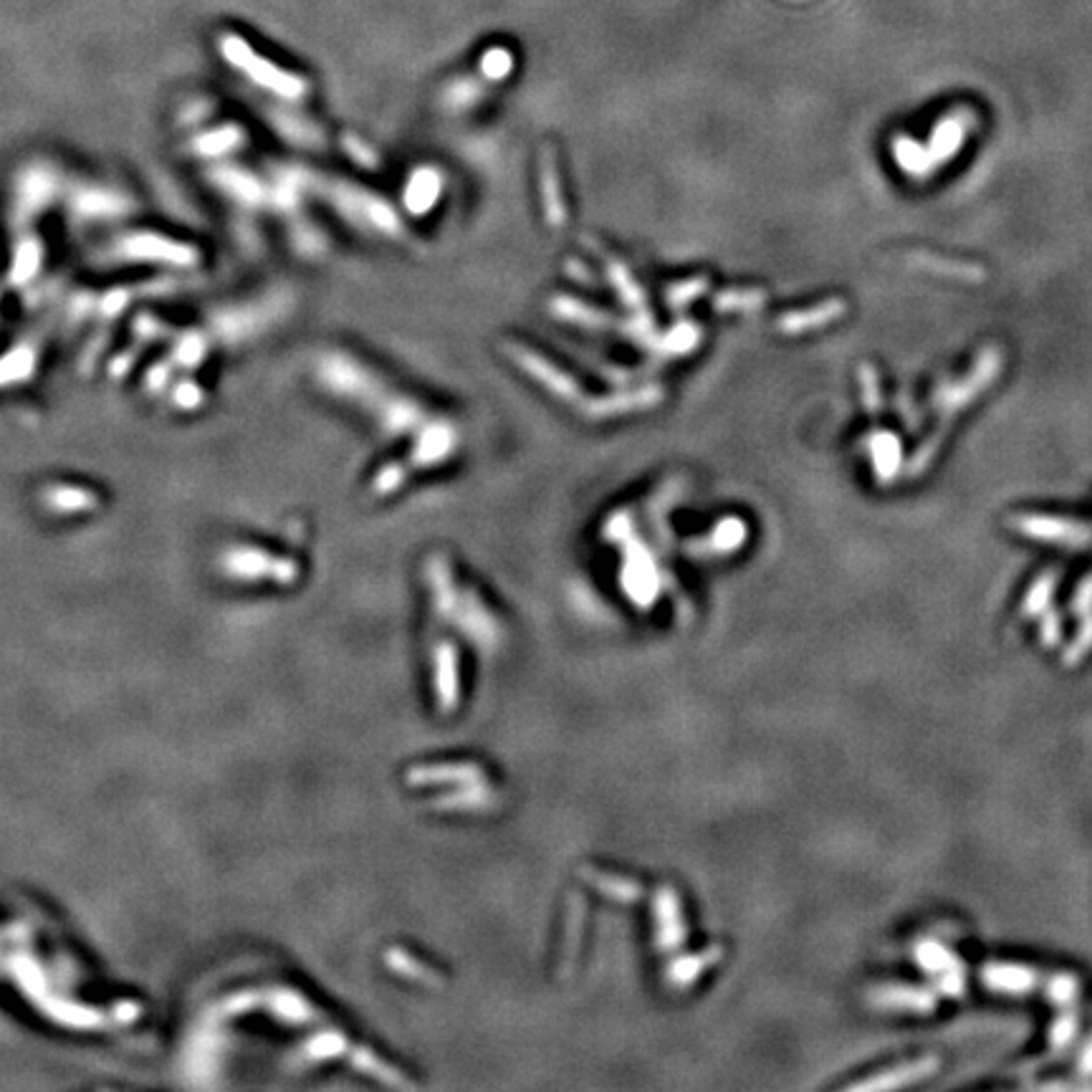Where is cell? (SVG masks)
I'll return each instance as SVG.
<instances>
[{
  "label": "cell",
  "instance_id": "6da1fadb",
  "mask_svg": "<svg viewBox=\"0 0 1092 1092\" xmlns=\"http://www.w3.org/2000/svg\"><path fill=\"white\" fill-rule=\"evenodd\" d=\"M999 367H1001L999 352L997 350L984 352L982 359H979L973 378L964 380V382H956V385H951V387L943 389L941 398H938V407H941V420H938V430L928 437L926 443L921 445V448H918V453H916L913 461H910V468H908L910 476H918V473H921L930 461H934V456H936V450H938V443L943 441L945 430L951 428L954 417L962 413V410L969 405V402L976 398V395L982 393V389L989 385L994 378H997Z\"/></svg>",
  "mask_w": 1092,
  "mask_h": 1092
},
{
  "label": "cell",
  "instance_id": "7a4b0ae2",
  "mask_svg": "<svg viewBox=\"0 0 1092 1092\" xmlns=\"http://www.w3.org/2000/svg\"><path fill=\"white\" fill-rule=\"evenodd\" d=\"M1019 528H1025L1029 537L1040 539H1055V541H1073V544H1085V541L1092 539V528L1085 524H1077V521H1062V519H1040V517H1027L1021 519Z\"/></svg>",
  "mask_w": 1092,
  "mask_h": 1092
},
{
  "label": "cell",
  "instance_id": "3957f363",
  "mask_svg": "<svg viewBox=\"0 0 1092 1092\" xmlns=\"http://www.w3.org/2000/svg\"><path fill=\"white\" fill-rule=\"evenodd\" d=\"M966 122H969V111L958 109V111H954V114L943 117V120L936 124L934 139H930V148H928L930 163H934V159L951 157L958 148H962L964 135H966Z\"/></svg>",
  "mask_w": 1092,
  "mask_h": 1092
},
{
  "label": "cell",
  "instance_id": "277c9868",
  "mask_svg": "<svg viewBox=\"0 0 1092 1092\" xmlns=\"http://www.w3.org/2000/svg\"><path fill=\"white\" fill-rule=\"evenodd\" d=\"M873 465L880 481H890L901 465V441L890 433H878L871 441Z\"/></svg>",
  "mask_w": 1092,
  "mask_h": 1092
},
{
  "label": "cell",
  "instance_id": "5b68a950",
  "mask_svg": "<svg viewBox=\"0 0 1092 1092\" xmlns=\"http://www.w3.org/2000/svg\"><path fill=\"white\" fill-rule=\"evenodd\" d=\"M1032 973H1029V969H1021V966H994V969H989V973H986V982H989V986H999V989H1006L1012 994H1017L1019 989H1027L1029 984H1032Z\"/></svg>",
  "mask_w": 1092,
  "mask_h": 1092
},
{
  "label": "cell",
  "instance_id": "8992f818",
  "mask_svg": "<svg viewBox=\"0 0 1092 1092\" xmlns=\"http://www.w3.org/2000/svg\"><path fill=\"white\" fill-rule=\"evenodd\" d=\"M910 259L926 261V263H923V266L930 268V271H941V274H949V276L973 278V268L971 266H956V261H945V259H936V256H921V253H910ZM976 276H982V271H976Z\"/></svg>",
  "mask_w": 1092,
  "mask_h": 1092
},
{
  "label": "cell",
  "instance_id": "52a82bcc",
  "mask_svg": "<svg viewBox=\"0 0 1092 1092\" xmlns=\"http://www.w3.org/2000/svg\"><path fill=\"white\" fill-rule=\"evenodd\" d=\"M862 393H865V407L867 413H878L880 410V385L878 374H875L873 367H862Z\"/></svg>",
  "mask_w": 1092,
  "mask_h": 1092
},
{
  "label": "cell",
  "instance_id": "ba28073f",
  "mask_svg": "<svg viewBox=\"0 0 1092 1092\" xmlns=\"http://www.w3.org/2000/svg\"><path fill=\"white\" fill-rule=\"evenodd\" d=\"M509 66H511V56L506 51H498V48L496 51H491L489 61H486V68H489V74H493V76L506 74L509 72Z\"/></svg>",
  "mask_w": 1092,
  "mask_h": 1092
}]
</instances>
